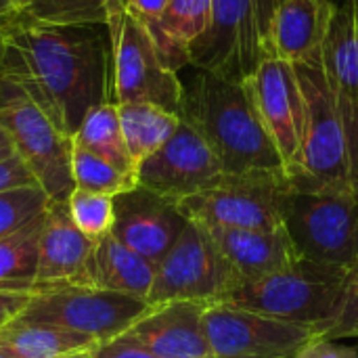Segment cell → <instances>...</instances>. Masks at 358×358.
<instances>
[{"instance_id":"6da1fadb","label":"cell","mask_w":358,"mask_h":358,"mask_svg":"<svg viewBox=\"0 0 358 358\" xmlns=\"http://www.w3.org/2000/svg\"><path fill=\"white\" fill-rule=\"evenodd\" d=\"M2 71L67 136L88 111L113 103L111 31L107 23H40L15 17L2 27Z\"/></svg>"},{"instance_id":"7a4b0ae2","label":"cell","mask_w":358,"mask_h":358,"mask_svg":"<svg viewBox=\"0 0 358 358\" xmlns=\"http://www.w3.org/2000/svg\"><path fill=\"white\" fill-rule=\"evenodd\" d=\"M178 117L199 132L224 174L289 178L248 80L233 82L195 69L189 84H182Z\"/></svg>"},{"instance_id":"3957f363","label":"cell","mask_w":358,"mask_h":358,"mask_svg":"<svg viewBox=\"0 0 358 358\" xmlns=\"http://www.w3.org/2000/svg\"><path fill=\"white\" fill-rule=\"evenodd\" d=\"M306 122L289 189L358 195V107L334 94L321 67H296Z\"/></svg>"},{"instance_id":"277c9868","label":"cell","mask_w":358,"mask_h":358,"mask_svg":"<svg viewBox=\"0 0 358 358\" xmlns=\"http://www.w3.org/2000/svg\"><path fill=\"white\" fill-rule=\"evenodd\" d=\"M273 6L275 0H210L208 25L189 46V65L233 82L250 80L273 57Z\"/></svg>"},{"instance_id":"5b68a950","label":"cell","mask_w":358,"mask_h":358,"mask_svg":"<svg viewBox=\"0 0 358 358\" xmlns=\"http://www.w3.org/2000/svg\"><path fill=\"white\" fill-rule=\"evenodd\" d=\"M344 277V268L302 258L279 273L239 281L222 304L289 323L313 325L321 331L338 306Z\"/></svg>"},{"instance_id":"8992f818","label":"cell","mask_w":358,"mask_h":358,"mask_svg":"<svg viewBox=\"0 0 358 358\" xmlns=\"http://www.w3.org/2000/svg\"><path fill=\"white\" fill-rule=\"evenodd\" d=\"M0 126L48 201L65 203L76 189L71 174L73 141L4 71H0Z\"/></svg>"},{"instance_id":"52a82bcc","label":"cell","mask_w":358,"mask_h":358,"mask_svg":"<svg viewBox=\"0 0 358 358\" xmlns=\"http://www.w3.org/2000/svg\"><path fill=\"white\" fill-rule=\"evenodd\" d=\"M113 63V103H151L172 113H180L182 82L172 71L147 27L126 0H115L109 8Z\"/></svg>"},{"instance_id":"ba28073f","label":"cell","mask_w":358,"mask_h":358,"mask_svg":"<svg viewBox=\"0 0 358 358\" xmlns=\"http://www.w3.org/2000/svg\"><path fill=\"white\" fill-rule=\"evenodd\" d=\"M281 212L302 258L344 271L358 260V195L306 193L287 187Z\"/></svg>"},{"instance_id":"9c48e42d","label":"cell","mask_w":358,"mask_h":358,"mask_svg":"<svg viewBox=\"0 0 358 358\" xmlns=\"http://www.w3.org/2000/svg\"><path fill=\"white\" fill-rule=\"evenodd\" d=\"M239 281L206 227L189 220L174 245L157 262L147 304L174 300L218 304Z\"/></svg>"},{"instance_id":"30bf717a","label":"cell","mask_w":358,"mask_h":358,"mask_svg":"<svg viewBox=\"0 0 358 358\" xmlns=\"http://www.w3.org/2000/svg\"><path fill=\"white\" fill-rule=\"evenodd\" d=\"M147 308L149 304L145 300L96 285H63L34 292L19 319L57 325L101 344L122 336Z\"/></svg>"},{"instance_id":"8fae6325","label":"cell","mask_w":358,"mask_h":358,"mask_svg":"<svg viewBox=\"0 0 358 358\" xmlns=\"http://www.w3.org/2000/svg\"><path fill=\"white\" fill-rule=\"evenodd\" d=\"M289 187L285 176L224 174L214 187L178 201L187 220L203 227L281 231V199Z\"/></svg>"},{"instance_id":"7c38bea8","label":"cell","mask_w":358,"mask_h":358,"mask_svg":"<svg viewBox=\"0 0 358 358\" xmlns=\"http://www.w3.org/2000/svg\"><path fill=\"white\" fill-rule=\"evenodd\" d=\"M210 358H294L319 329L243 310L231 304H208L203 315Z\"/></svg>"},{"instance_id":"4fadbf2b","label":"cell","mask_w":358,"mask_h":358,"mask_svg":"<svg viewBox=\"0 0 358 358\" xmlns=\"http://www.w3.org/2000/svg\"><path fill=\"white\" fill-rule=\"evenodd\" d=\"M222 176L224 170L218 157L185 120L155 153L136 166V185L172 201L197 195Z\"/></svg>"},{"instance_id":"5bb4252c","label":"cell","mask_w":358,"mask_h":358,"mask_svg":"<svg viewBox=\"0 0 358 358\" xmlns=\"http://www.w3.org/2000/svg\"><path fill=\"white\" fill-rule=\"evenodd\" d=\"M248 82L260 117L277 145L289 176L300 155L306 122V105L296 67L277 57H268Z\"/></svg>"},{"instance_id":"9a60e30c","label":"cell","mask_w":358,"mask_h":358,"mask_svg":"<svg viewBox=\"0 0 358 358\" xmlns=\"http://www.w3.org/2000/svg\"><path fill=\"white\" fill-rule=\"evenodd\" d=\"M187 222L178 201L162 197L145 187L136 185L113 197L111 235L155 264L174 245Z\"/></svg>"},{"instance_id":"2e32d148","label":"cell","mask_w":358,"mask_h":358,"mask_svg":"<svg viewBox=\"0 0 358 358\" xmlns=\"http://www.w3.org/2000/svg\"><path fill=\"white\" fill-rule=\"evenodd\" d=\"M94 248L96 239L86 237L73 224L67 201L48 203L38 241L34 292L63 285H94Z\"/></svg>"},{"instance_id":"e0dca14e","label":"cell","mask_w":358,"mask_h":358,"mask_svg":"<svg viewBox=\"0 0 358 358\" xmlns=\"http://www.w3.org/2000/svg\"><path fill=\"white\" fill-rule=\"evenodd\" d=\"M206 308L189 300L153 304L124 334L162 358H210Z\"/></svg>"},{"instance_id":"ac0fdd59","label":"cell","mask_w":358,"mask_h":358,"mask_svg":"<svg viewBox=\"0 0 358 358\" xmlns=\"http://www.w3.org/2000/svg\"><path fill=\"white\" fill-rule=\"evenodd\" d=\"M336 6L334 0H275L271 19L273 57L294 67H321Z\"/></svg>"},{"instance_id":"d6986e66","label":"cell","mask_w":358,"mask_h":358,"mask_svg":"<svg viewBox=\"0 0 358 358\" xmlns=\"http://www.w3.org/2000/svg\"><path fill=\"white\" fill-rule=\"evenodd\" d=\"M218 252L241 281L260 279L294 266L302 256L298 254L292 237L281 231H254V229H224L206 227Z\"/></svg>"},{"instance_id":"ffe728a7","label":"cell","mask_w":358,"mask_h":358,"mask_svg":"<svg viewBox=\"0 0 358 358\" xmlns=\"http://www.w3.org/2000/svg\"><path fill=\"white\" fill-rule=\"evenodd\" d=\"M321 71L334 94L358 107V2L342 0L323 46Z\"/></svg>"},{"instance_id":"44dd1931","label":"cell","mask_w":358,"mask_h":358,"mask_svg":"<svg viewBox=\"0 0 358 358\" xmlns=\"http://www.w3.org/2000/svg\"><path fill=\"white\" fill-rule=\"evenodd\" d=\"M157 264L107 233L94 248V285L147 302Z\"/></svg>"},{"instance_id":"7402d4cb","label":"cell","mask_w":358,"mask_h":358,"mask_svg":"<svg viewBox=\"0 0 358 358\" xmlns=\"http://www.w3.org/2000/svg\"><path fill=\"white\" fill-rule=\"evenodd\" d=\"M210 17V0H168L164 13L145 21L164 63L178 73L189 65V46L201 36Z\"/></svg>"},{"instance_id":"603a6c76","label":"cell","mask_w":358,"mask_h":358,"mask_svg":"<svg viewBox=\"0 0 358 358\" xmlns=\"http://www.w3.org/2000/svg\"><path fill=\"white\" fill-rule=\"evenodd\" d=\"M96 344L88 336L23 319H15L0 329V346L15 358H61L92 350Z\"/></svg>"},{"instance_id":"cb8c5ba5","label":"cell","mask_w":358,"mask_h":358,"mask_svg":"<svg viewBox=\"0 0 358 358\" xmlns=\"http://www.w3.org/2000/svg\"><path fill=\"white\" fill-rule=\"evenodd\" d=\"M124 143L134 168L155 153L176 130L180 117L164 107L151 103H122L117 105Z\"/></svg>"},{"instance_id":"d4e9b609","label":"cell","mask_w":358,"mask_h":358,"mask_svg":"<svg viewBox=\"0 0 358 358\" xmlns=\"http://www.w3.org/2000/svg\"><path fill=\"white\" fill-rule=\"evenodd\" d=\"M44 214L46 210L13 235L0 239V292H34Z\"/></svg>"},{"instance_id":"484cf974","label":"cell","mask_w":358,"mask_h":358,"mask_svg":"<svg viewBox=\"0 0 358 358\" xmlns=\"http://www.w3.org/2000/svg\"><path fill=\"white\" fill-rule=\"evenodd\" d=\"M71 141L76 147H82V149L107 159L115 168L136 176V168H134V164L128 155L126 143H124L120 113H117L115 103H103V105L94 107L92 111H88V115L84 117V122L80 124V128L76 130Z\"/></svg>"},{"instance_id":"4316f807","label":"cell","mask_w":358,"mask_h":358,"mask_svg":"<svg viewBox=\"0 0 358 358\" xmlns=\"http://www.w3.org/2000/svg\"><path fill=\"white\" fill-rule=\"evenodd\" d=\"M71 174L76 189L109 197H115L136 187L134 174H128L109 164L107 159L76 145L71 151Z\"/></svg>"},{"instance_id":"83f0119b","label":"cell","mask_w":358,"mask_h":358,"mask_svg":"<svg viewBox=\"0 0 358 358\" xmlns=\"http://www.w3.org/2000/svg\"><path fill=\"white\" fill-rule=\"evenodd\" d=\"M115 0H25L19 19L40 23H107Z\"/></svg>"},{"instance_id":"f1b7e54d","label":"cell","mask_w":358,"mask_h":358,"mask_svg":"<svg viewBox=\"0 0 358 358\" xmlns=\"http://www.w3.org/2000/svg\"><path fill=\"white\" fill-rule=\"evenodd\" d=\"M67 210L73 224L90 239H101L113 227V197L73 189L67 199Z\"/></svg>"},{"instance_id":"f546056e","label":"cell","mask_w":358,"mask_h":358,"mask_svg":"<svg viewBox=\"0 0 358 358\" xmlns=\"http://www.w3.org/2000/svg\"><path fill=\"white\" fill-rule=\"evenodd\" d=\"M48 197L40 187H21L0 193V239L25 227L48 208Z\"/></svg>"},{"instance_id":"4dcf8cb0","label":"cell","mask_w":358,"mask_h":358,"mask_svg":"<svg viewBox=\"0 0 358 358\" xmlns=\"http://www.w3.org/2000/svg\"><path fill=\"white\" fill-rule=\"evenodd\" d=\"M319 338L325 340H358V260L346 271L342 294L331 319L321 327Z\"/></svg>"},{"instance_id":"1f68e13d","label":"cell","mask_w":358,"mask_h":358,"mask_svg":"<svg viewBox=\"0 0 358 358\" xmlns=\"http://www.w3.org/2000/svg\"><path fill=\"white\" fill-rule=\"evenodd\" d=\"M92 352H94V358H162L153 355L151 350H147L145 346H141L138 342H134L126 334L96 344Z\"/></svg>"},{"instance_id":"d6a6232c","label":"cell","mask_w":358,"mask_h":358,"mask_svg":"<svg viewBox=\"0 0 358 358\" xmlns=\"http://www.w3.org/2000/svg\"><path fill=\"white\" fill-rule=\"evenodd\" d=\"M21 187H38L34 174L23 164V159L17 153L6 159H0V193Z\"/></svg>"},{"instance_id":"836d02e7","label":"cell","mask_w":358,"mask_h":358,"mask_svg":"<svg viewBox=\"0 0 358 358\" xmlns=\"http://www.w3.org/2000/svg\"><path fill=\"white\" fill-rule=\"evenodd\" d=\"M31 296L34 292H0V329L21 317Z\"/></svg>"},{"instance_id":"e575fe53","label":"cell","mask_w":358,"mask_h":358,"mask_svg":"<svg viewBox=\"0 0 358 358\" xmlns=\"http://www.w3.org/2000/svg\"><path fill=\"white\" fill-rule=\"evenodd\" d=\"M310 350H313L315 358H358L357 348L344 346L336 340H325V338L313 340Z\"/></svg>"},{"instance_id":"d590c367","label":"cell","mask_w":358,"mask_h":358,"mask_svg":"<svg viewBox=\"0 0 358 358\" xmlns=\"http://www.w3.org/2000/svg\"><path fill=\"white\" fill-rule=\"evenodd\" d=\"M126 4H128V8H130L134 15H138L141 19L153 21V19H157V17L164 13L168 0H126Z\"/></svg>"},{"instance_id":"8d00e7d4","label":"cell","mask_w":358,"mask_h":358,"mask_svg":"<svg viewBox=\"0 0 358 358\" xmlns=\"http://www.w3.org/2000/svg\"><path fill=\"white\" fill-rule=\"evenodd\" d=\"M23 4L25 0H0V29L21 13Z\"/></svg>"},{"instance_id":"74e56055","label":"cell","mask_w":358,"mask_h":358,"mask_svg":"<svg viewBox=\"0 0 358 358\" xmlns=\"http://www.w3.org/2000/svg\"><path fill=\"white\" fill-rule=\"evenodd\" d=\"M10 155H15L13 141H10V136L6 134V130L0 126V159H6V157H10Z\"/></svg>"},{"instance_id":"f35d334b","label":"cell","mask_w":358,"mask_h":358,"mask_svg":"<svg viewBox=\"0 0 358 358\" xmlns=\"http://www.w3.org/2000/svg\"><path fill=\"white\" fill-rule=\"evenodd\" d=\"M94 350V348H92ZM92 350H80V352H73V355H67V357L61 358H94V352Z\"/></svg>"},{"instance_id":"ab89813d","label":"cell","mask_w":358,"mask_h":358,"mask_svg":"<svg viewBox=\"0 0 358 358\" xmlns=\"http://www.w3.org/2000/svg\"><path fill=\"white\" fill-rule=\"evenodd\" d=\"M4 52H6V44H4V36H2V29H0V71H2V65H4Z\"/></svg>"},{"instance_id":"60d3db41","label":"cell","mask_w":358,"mask_h":358,"mask_svg":"<svg viewBox=\"0 0 358 358\" xmlns=\"http://www.w3.org/2000/svg\"><path fill=\"white\" fill-rule=\"evenodd\" d=\"M294 358H315L313 350H310V344H308V346H306L304 350H300V352H298V355H296Z\"/></svg>"},{"instance_id":"b9f144b4","label":"cell","mask_w":358,"mask_h":358,"mask_svg":"<svg viewBox=\"0 0 358 358\" xmlns=\"http://www.w3.org/2000/svg\"><path fill=\"white\" fill-rule=\"evenodd\" d=\"M0 358H15V357H13V355H10L8 350H4V348L0 346Z\"/></svg>"},{"instance_id":"7bdbcfd3","label":"cell","mask_w":358,"mask_h":358,"mask_svg":"<svg viewBox=\"0 0 358 358\" xmlns=\"http://www.w3.org/2000/svg\"><path fill=\"white\" fill-rule=\"evenodd\" d=\"M357 2H358V0H357Z\"/></svg>"}]
</instances>
